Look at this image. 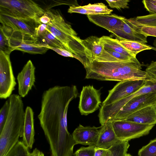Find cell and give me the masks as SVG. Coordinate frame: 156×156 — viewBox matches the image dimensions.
I'll use <instances>...</instances> for the list:
<instances>
[{
    "label": "cell",
    "mask_w": 156,
    "mask_h": 156,
    "mask_svg": "<svg viewBox=\"0 0 156 156\" xmlns=\"http://www.w3.org/2000/svg\"><path fill=\"white\" fill-rule=\"evenodd\" d=\"M78 95L77 87L74 85L55 86L42 94L38 118L52 153L66 151L75 144L68 130L67 117L70 102Z\"/></svg>",
    "instance_id": "6da1fadb"
},
{
    "label": "cell",
    "mask_w": 156,
    "mask_h": 156,
    "mask_svg": "<svg viewBox=\"0 0 156 156\" xmlns=\"http://www.w3.org/2000/svg\"><path fill=\"white\" fill-rule=\"evenodd\" d=\"M142 69L141 64L136 57L119 62L94 61L85 69V78L119 82L129 80L156 81L155 78Z\"/></svg>",
    "instance_id": "7a4b0ae2"
},
{
    "label": "cell",
    "mask_w": 156,
    "mask_h": 156,
    "mask_svg": "<svg viewBox=\"0 0 156 156\" xmlns=\"http://www.w3.org/2000/svg\"><path fill=\"white\" fill-rule=\"evenodd\" d=\"M10 105L7 119L0 132V156H6L23 136L25 111L21 97L12 94L9 98Z\"/></svg>",
    "instance_id": "3957f363"
},
{
    "label": "cell",
    "mask_w": 156,
    "mask_h": 156,
    "mask_svg": "<svg viewBox=\"0 0 156 156\" xmlns=\"http://www.w3.org/2000/svg\"><path fill=\"white\" fill-rule=\"evenodd\" d=\"M45 12L50 19V22L47 24V30L52 34L66 49L76 56L84 67H86L89 61L82 39L77 36L71 25L66 22L58 12L48 9Z\"/></svg>",
    "instance_id": "277c9868"
},
{
    "label": "cell",
    "mask_w": 156,
    "mask_h": 156,
    "mask_svg": "<svg viewBox=\"0 0 156 156\" xmlns=\"http://www.w3.org/2000/svg\"><path fill=\"white\" fill-rule=\"evenodd\" d=\"M45 12L38 4L31 0H0V14L3 15L37 21Z\"/></svg>",
    "instance_id": "5b68a950"
},
{
    "label": "cell",
    "mask_w": 156,
    "mask_h": 156,
    "mask_svg": "<svg viewBox=\"0 0 156 156\" xmlns=\"http://www.w3.org/2000/svg\"><path fill=\"white\" fill-rule=\"evenodd\" d=\"M153 92L156 93V81L149 82L137 91L120 100L106 105H101L98 115L99 122L104 124L109 121H112L120 109L133 98Z\"/></svg>",
    "instance_id": "8992f818"
},
{
    "label": "cell",
    "mask_w": 156,
    "mask_h": 156,
    "mask_svg": "<svg viewBox=\"0 0 156 156\" xmlns=\"http://www.w3.org/2000/svg\"><path fill=\"white\" fill-rule=\"evenodd\" d=\"M113 129L120 140H129L148 134L155 125L143 124L126 120H113Z\"/></svg>",
    "instance_id": "52a82bcc"
},
{
    "label": "cell",
    "mask_w": 156,
    "mask_h": 156,
    "mask_svg": "<svg viewBox=\"0 0 156 156\" xmlns=\"http://www.w3.org/2000/svg\"><path fill=\"white\" fill-rule=\"evenodd\" d=\"M10 54L0 51V98L6 99L11 95L16 84Z\"/></svg>",
    "instance_id": "ba28073f"
},
{
    "label": "cell",
    "mask_w": 156,
    "mask_h": 156,
    "mask_svg": "<svg viewBox=\"0 0 156 156\" xmlns=\"http://www.w3.org/2000/svg\"><path fill=\"white\" fill-rule=\"evenodd\" d=\"M149 82L143 80H132L119 82L109 91L107 97L103 102L101 105L111 104L130 95Z\"/></svg>",
    "instance_id": "9c48e42d"
},
{
    "label": "cell",
    "mask_w": 156,
    "mask_h": 156,
    "mask_svg": "<svg viewBox=\"0 0 156 156\" xmlns=\"http://www.w3.org/2000/svg\"><path fill=\"white\" fill-rule=\"evenodd\" d=\"M142 27L136 22L135 18H125L122 25L112 33L119 41H132L145 44L147 43V37L141 33Z\"/></svg>",
    "instance_id": "30bf717a"
},
{
    "label": "cell",
    "mask_w": 156,
    "mask_h": 156,
    "mask_svg": "<svg viewBox=\"0 0 156 156\" xmlns=\"http://www.w3.org/2000/svg\"><path fill=\"white\" fill-rule=\"evenodd\" d=\"M155 104V92L136 96L130 100L120 109L112 121L125 120L135 112L146 107Z\"/></svg>",
    "instance_id": "8fae6325"
},
{
    "label": "cell",
    "mask_w": 156,
    "mask_h": 156,
    "mask_svg": "<svg viewBox=\"0 0 156 156\" xmlns=\"http://www.w3.org/2000/svg\"><path fill=\"white\" fill-rule=\"evenodd\" d=\"M101 90L93 85L83 86L80 95L78 108L81 115L92 113L99 107L101 103Z\"/></svg>",
    "instance_id": "7c38bea8"
},
{
    "label": "cell",
    "mask_w": 156,
    "mask_h": 156,
    "mask_svg": "<svg viewBox=\"0 0 156 156\" xmlns=\"http://www.w3.org/2000/svg\"><path fill=\"white\" fill-rule=\"evenodd\" d=\"M0 22L2 25L10 27L14 31L37 38L36 31L40 24L36 20L19 18L0 14Z\"/></svg>",
    "instance_id": "4fadbf2b"
},
{
    "label": "cell",
    "mask_w": 156,
    "mask_h": 156,
    "mask_svg": "<svg viewBox=\"0 0 156 156\" xmlns=\"http://www.w3.org/2000/svg\"><path fill=\"white\" fill-rule=\"evenodd\" d=\"M35 66L30 60L18 74L17 79L18 93L21 97H25L34 86L35 80Z\"/></svg>",
    "instance_id": "5bb4252c"
},
{
    "label": "cell",
    "mask_w": 156,
    "mask_h": 156,
    "mask_svg": "<svg viewBox=\"0 0 156 156\" xmlns=\"http://www.w3.org/2000/svg\"><path fill=\"white\" fill-rule=\"evenodd\" d=\"M101 127L84 126L80 124L72 134L76 144L95 146Z\"/></svg>",
    "instance_id": "9a60e30c"
},
{
    "label": "cell",
    "mask_w": 156,
    "mask_h": 156,
    "mask_svg": "<svg viewBox=\"0 0 156 156\" xmlns=\"http://www.w3.org/2000/svg\"><path fill=\"white\" fill-rule=\"evenodd\" d=\"M87 17L90 22L111 33L120 27L126 18L115 14L88 15Z\"/></svg>",
    "instance_id": "2e32d148"
},
{
    "label": "cell",
    "mask_w": 156,
    "mask_h": 156,
    "mask_svg": "<svg viewBox=\"0 0 156 156\" xmlns=\"http://www.w3.org/2000/svg\"><path fill=\"white\" fill-rule=\"evenodd\" d=\"M119 140L113 129L112 121H109L101 126L95 146L107 150Z\"/></svg>",
    "instance_id": "e0dca14e"
},
{
    "label": "cell",
    "mask_w": 156,
    "mask_h": 156,
    "mask_svg": "<svg viewBox=\"0 0 156 156\" xmlns=\"http://www.w3.org/2000/svg\"><path fill=\"white\" fill-rule=\"evenodd\" d=\"M127 121L143 124H156V104L143 108L130 115Z\"/></svg>",
    "instance_id": "ac0fdd59"
},
{
    "label": "cell",
    "mask_w": 156,
    "mask_h": 156,
    "mask_svg": "<svg viewBox=\"0 0 156 156\" xmlns=\"http://www.w3.org/2000/svg\"><path fill=\"white\" fill-rule=\"evenodd\" d=\"M34 113L32 109L27 106L25 111L23 142L29 148H32L34 142Z\"/></svg>",
    "instance_id": "d6986e66"
},
{
    "label": "cell",
    "mask_w": 156,
    "mask_h": 156,
    "mask_svg": "<svg viewBox=\"0 0 156 156\" xmlns=\"http://www.w3.org/2000/svg\"><path fill=\"white\" fill-rule=\"evenodd\" d=\"M82 43L85 48V53L89 64L101 55L104 48L100 43V38L95 36H91L82 40Z\"/></svg>",
    "instance_id": "ffe728a7"
},
{
    "label": "cell",
    "mask_w": 156,
    "mask_h": 156,
    "mask_svg": "<svg viewBox=\"0 0 156 156\" xmlns=\"http://www.w3.org/2000/svg\"><path fill=\"white\" fill-rule=\"evenodd\" d=\"M100 42L104 47L111 49L130 58L136 57V56L127 50L121 44L118 39L103 36L100 37Z\"/></svg>",
    "instance_id": "44dd1931"
},
{
    "label": "cell",
    "mask_w": 156,
    "mask_h": 156,
    "mask_svg": "<svg viewBox=\"0 0 156 156\" xmlns=\"http://www.w3.org/2000/svg\"><path fill=\"white\" fill-rule=\"evenodd\" d=\"M130 58L111 49L104 47L101 54L96 57L94 61L98 62H115L125 61Z\"/></svg>",
    "instance_id": "7402d4cb"
},
{
    "label": "cell",
    "mask_w": 156,
    "mask_h": 156,
    "mask_svg": "<svg viewBox=\"0 0 156 156\" xmlns=\"http://www.w3.org/2000/svg\"><path fill=\"white\" fill-rule=\"evenodd\" d=\"M119 42L125 49L136 56L141 51L152 48V46L134 41H119Z\"/></svg>",
    "instance_id": "603a6c76"
},
{
    "label": "cell",
    "mask_w": 156,
    "mask_h": 156,
    "mask_svg": "<svg viewBox=\"0 0 156 156\" xmlns=\"http://www.w3.org/2000/svg\"><path fill=\"white\" fill-rule=\"evenodd\" d=\"M129 146L128 141L119 140L107 149L106 156H126Z\"/></svg>",
    "instance_id": "cb8c5ba5"
},
{
    "label": "cell",
    "mask_w": 156,
    "mask_h": 156,
    "mask_svg": "<svg viewBox=\"0 0 156 156\" xmlns=\"http://www.w3.org/2000/svg\"><path fill=\"white\" fill-rule=\"evenodd\" d=\"M37 39L38 42L47 44L49 47L66 49L52 34L47 30L44 34Z\"/></svg>",
    "instance_id": "d4e9b609"
},
{
    "label": "cell",
    "mask_w": 156,
    "mask_h": 156,
    "mask_svg": "<svg viewBox=\"0 0 156 156\" xmlns=\"http://www.w3.org/2000/svg\"><path fill=\"white\" fill-rule=\"evenodd\" d=\"M29 149L22 141H19L6 156H29L30 153Z\"/></svg>",
    "instance_id": "484cf974"
},
{
    "label": "cell",
    "mask_w": 156,
    "mask_h": 156,
    "mask_svg": "<svg viewBox=\"0 0 156 156\" xmlns=\"http://www.w3.org/2000/svg\"><path fill=\"white\" fill-rule=\"evenodd\" d=\"M138 156H156V138L140 149Z\"/></svg>",
    "instance_id": "4316f807"
},
{
    "label": "cell",
    "mask_w": 156,
    "mask_h": 156,
    "mask_svg": "<svg viewBox=\"0 0 156 156\" xmlns=\"http://www.w3.org/2000/svg\"><path fill=\"white\" fill-rule=\"evenodd\" d=\"M83 7L86 9L98 12L100 14H110L113 11L112 10L108 9L107 6L102 3L89 4Z\"/></svg>",
    "instance_id": "83f0119b"
},
{
    "label": "cell",
    "mask_w": 156,
    "mask_h": 156,
    "mask_svg": "<svg viewBox=\"0 0 156 156\" xmlns=\"http://www.w3.org/2000/svg\"><path fill=\"white\" fill-rule=\"evenodd\" d=\"M135 19L136 22L142 27H156V14L137 16Z\"/></svg>",
    "instance_id": "f1b7e54d"
},
{
    "label": "cell",
    "mask_w": 156,
    "mask_h": 156,
    "mask_svg": "<svg viewBox=\"0 0 156 156\" xmlns=\"http://www.w3.org/2000/svg\"><path fill=\"white\" fill-rule=\"evenodd\" d=\"M9 105V102L8 99L5 102L0 110V132L2 130L7 119Z\"/></svg>",
    "instance_id": "f546056e"
},
{
    "label": "cell",
    "mask_w": 156,
    "mask_h": 156,
    "mask_svg": "<svg viewBox=\"0 0 156 156\" xmlns=\"http://www.w3.org/2000/svg\"><path fill=\"white\" fill-rule=\"evenodd\" d=\"M0 51L10 54L12 51L9 39L1 30H0Z\"/></svg>",
    "instance_id": "4dcf8cb0"
},
{
    "label": "cell",
    "mask_w": 156,
    "mask_h": 156,
    "mask_svg": "<svg viewBox=\"0 0 156 156\" xmlns=\"http://www.w3.org/2000/svg\"><path fill=\"white\" fill-rule=\"evenodd\" d=\"M94 146L87 147H82L76 151L73 154L74 156H94Z\"/></svg>",
    "instance_id": "1f68e13d"
},
{
    "label": "cell",
    "mask_w": 156,
    "mask_h": 156,
    "mask_svg": "<svg viewBox=\"0 0 156 156\" xmlns=\"http://www.w3.org/2000/svg\"><path fill=\"white\" fill-rule=\"evenodd\" d=\"M106 1L111 8H116L118 9L128 8V3L130 1L127 0H106Z\"/></svg>",
    "instance_id": "d6a6232c"
},
{
    "label": "cell",
    "mask_w": 156,
    "mask_h": 156,
    "mask_svg": "<svg viewBox=\"0 0 156 156\" xmlns=\"http://www.w3.org/2000/svg\"><path fill=\"white\" fill-rule=\"evenodd\" d=\"M68 12L69 13H77L88 15L100 14L99 13L84 8L83 6L75 5L69 6Z\"/></svg>",
    "instance_id": "836d02e7"
},
{
    "label": "cell",
    "mask_w": 156,
    "mask_h": 156,
    "mask_svg": "<svg viewBox=\"0 0 156 156\" xmlns=\"http://www.w3.org/2000/svg\"><path fill=\"white\" fill-rule=\"evenodd\" d=\"M144 7L151 14H156V0H144Z\"/></svg>",
    "instance_id": "e575fe53"
},
{
    "label": "cell",
    "mask_w": 156,
    "mask_h": 156,
    "mask_svg": "<svg viewBox=\"0 0 156 156\" xmlns=\"http://www.w3.org/2000/svg\"><path fill=\"white\" fill-rule=\"evenodd\" d=\"M48 48L55 51L58 54L65 57L74 58L79 60L78 58L70 51L65 49L53 48L49 46Z\"/></svg>",
    "instance_id": "d590c367"
},
{
    "label": "cell",
    "mask_w": 156,
    "mask_h": 156,
    "mask_svg": "<svg viewBox=\"0 0 156 156\" xmlns=\"http://www.w3.org/2000/svg\"><path fill=\"white\" fill-rule=\"evenodd\" d=\"M141 31L147 37L148 36L156 37V27L143 26L141 28Z\"/></svg>",
    "instance_id": "8d00e7d4"
},
{
    "label": "cell",
    "mask_w": 156,
    "mask_h": 156,
    "mask_svg": "<svg viewBox=\"0 0 156 156\" xmlns=\"http://www.w3.org/2000/svg\"><path fill=\"white\" fill-rule=\"evenodd\" d=\"M145 71L156 79V60L151 62L147 67Z\"/></svg>",
    "instance_id": "74e56055"
},
{
    "label": "cell",
    "mask_w": 156,
    "mask_h": 156,
    "mask_svg": "<svg viewBox=\"0 0 156 156\" xmlns=\"http://www.w3.org/2000/svg\"><path fill=\"white\" fill-rule=\"evenodd\" d=\"M47 24H42L37 27L35 33L36 37L37 38L44 34L47 31Z\"/></svg>",
    "instance_id": "f35d334b"
},
{
    "label": "cell",
    "mask_w": 156,
    "mask_h": 156,
    "mask_svg": "<svg viewBox=\"0 0 156 156\" xmlns=\"http://www.w3.org/2000/svg\"><path fill=\"white\" fill-rule=\"evenodd\" d=\"M50 21V18L46 12L44 15L39 17L37 20V21L40 25L42 24H47Z\"/></svg>",
    "instance_id": "ab89813d"
},
{
    "label": "cell",
    "mask_w": 156,
    "mask_h": 156,
    "mask_svg": "<svg viewBox=\"0 0 156 156\" xmlns=\"http://www.w3.org/2000/svg\"><path fill=\"white\" fill-rule=\"evenodd\" d=\"M107 152V149L95 147L94 151V156H106Z\"/></svg>",
    "instance_id": "60d3db41"
},
{
    "label": "cell",
    "mask_w": 156,
    "mask_h": 156,
    "mask_svg": "<svg viewBox=\"0 0 156 156\" xmlns=\"http://www.w3.org/2000/svg\"><path fill=\"white\" fill-rule=\"evenodd\" d=\"M29 156H44V154L37 148L33 150L30 153Z\"/></svg>",
    "instance_id": "b9f144b4"
},
{
    "label": "cell",
    "mask_w": 156,
    "mask_h": 156,
    "mask_svg": "<svg viewBox=\"0 0 156 156\" xmlns=\"http://www.w3.org/2000/svg\"><path fill=\"white\" fill-rule=\"evenodd\" d=\"M153 48H152V49L156 51V39H155L154 41L153 42Z\"/></svg>",
    "instance_id": "7bdbcfd3"
},
{
    "label": "cell",
    "mask_w": 156,
    "mask_h": 156,
    "mask_svg": "<svg viewBox=\"0 0 156 156\" xmlns=\"http://www.w3.org/2000/svg\"><path fill=\"white\" fill-rule=\"evenodd\" d=\"M126 156H132L129 154H127Z\"/></svg>",
    "instance_id": "ee69618b"
}]
</instances>
